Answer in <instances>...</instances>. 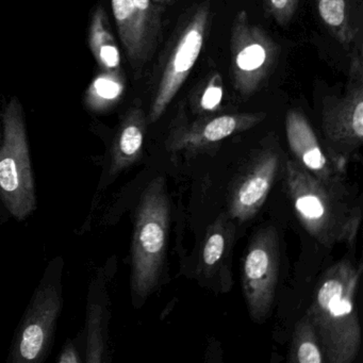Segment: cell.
Instances as JSON below:
<instances>
[{
  "label": "cell",
  "instance_id": "52a82bcc",
  "mask_svg": "<svg viewBox=\"0 0 363 363\" xmlns=\"http://www.w3.org/2000/svg\"><path fill=\"white\" fill-rule=\"evenodd\" d=\"M62 309V297L52 284H42L38 288L11 350L13 363L42 362L54 339L57 320Z\"/></svg>",
  "mask_w": 363,
  "mask_h": 363
},
{
  "label": "cell",
  "instance_id": "8992f818",
  "mask_svg": "<svg viewBox=\"0 0 363 363\" xmlns=\"http://www.w3.org/2000/svg\"><path fill=\"white\" fill-rule=\"evenodd\" d=\"M209 13V9L203 6L182 27L173 50L165 61L160 82L152 99L147 118L152 124L156 123L171 105L196 63L205 42Z\"/></svg>",
  "mask_w": 363,
  "mask_h": 363
},
{
  "label": "cell",
  "instance_id": "e0dca14e",
  "mask_svg": "<svg viewBox=\"0 0 363 363\" xmlns=\"http://www.w3.org/2000/svg\"><path fill=\"white\" fill-rule=\"evenodd\" d=\"M318 14L333 37L350 46L359 35L354 0H315Z\"/></svg>",
  "mask_w": 363,
  "mask_h": 363
},
{
  "label": "cell",
  "instance_id": "9a60e30c",
  "mask_svg": "<svg viewBox=\"0 0 363 363\" xmlns=\"http://www.w3.org/2000/svg\"><path fill=\"white\" fill-rule=\"evenodd\" d=\"M233 240V224L222 214L210 225L201 246L199 272L203 278H213L227 267V256L230 252Z\"/></svg>",
  "mask_w": 363,
  "mask_h": 363
},
{
  "label": "cell",
  "instance_id": "2e32d148",
  "mask_svg": "<svg viewBox=\"0 0 363 363\" xmlns=\"http://www.w3.org/2000/svg\"><path fill=\"white\" fill-rule=\"evenodd\" d=\"M89 45L101 71H121L120 48L112 35L105 9L99 7L92 16L89 31Z\"/></svg>",
  "mask_w": 363,
  "mask_h": 363
},
{
  "label": "cell",
  "instance_id": "ba28073f",
  "mask_svg": "<svg viewBox=\"0 0 363 363\" xmlns=\"http://www.w3.org/2000/svg\"><path fill=\"white\" fill-rule=\"evenodd\" d=\"M233 79L243 95L254 92L267 77L276 58L277 48L258 27L250 24L247 14L237 16L231 37Z\"/></svg>",
  "mask_w": 363,
  "mask_h": 363
},
{
  "label": "cell",
  "instance_id": "7a4b0ae2",
  "mask_svg": "<svg viewBox=\"0 0 363 363\" xmlns=\"http://www.w3.org/2000/svg\"><path fill=\"white\" fill-rule=\"evenodd\" d=\"M171 203L164 177L147 184L135 212L131 246V290L143 303L158 286L167 256Z\"/></svg>",
  "mask_w": 363,
  "mask_h": 363
},
{
  "label": "cell",
  "instance_id": "d4e9b609",
  "mask_svg": "<svg viewBox=\"0 0 363 363\" xmlns=\"http://www.w3.org/2000/svg\"><path fill=\"white\" fill-rule=\"evenodd\" d=\"M0 141H1V135H0Z\"/></svg>",
  "mask_w": 363,
  "mask_h": 363
},
{
  "label": "cell",
  "instance_id": "5bb4252c",
  "mask_svg": "<svg viewBox=\"0 0 363 363\" xmlns=\"http://www.w3.org/2000/svg\"><path fill=\"white\" fill-rule=\"evenodd\" d=\"M147 118L143 109L133 107L125 116L114 139L110 176H116L133 167L143 152Z\"/></svg>",
  "mask_w": 363,
  "mask_h": 363
},
{
  "label": "cell",
  "instance_id": "277c9868",
  "mask_svg": "<svg viewBox=\"0 0 363 363\" xmlns=\"http://www.w3.org/2000/svg\"><path fill=\"white\" fill-rule=\"evenodd\" d=\"M286 186L297 218L310 237L326 247L341 243L352 211L342 203L341 195L318 182L295 160L286 162Z\"/></svg>",
  "mask_w": 363,
  "mask_h": 363
},
{
  "label": "cell",
  "instance_id": "6da1fadb",
  "mask_svg": "<svg viewBox=\"0 0 363 363\" xmlns=\"http://www.w3.org/2000/svg\"><path fill=\"white\" fill-rule=\"evenodd\" d=\"M362 267L341 260L327 269L307 311L324 360L352 363L360 352L362 331L356 298Z\"/></svg>",
  "mask_w": 363,
  "mask_h": 363
},
{
  "label": "cell",
  "instance_id": "5b68a950",
  "mask_svg": "<svg viewBox=\"0 0 363 363\" xmlns=\"http://www.w3.org/2000/svg\"><path fill=\"white\" fill-rule=\"evenodd\" d=\"M280 245L274 226L263 227L250 241L242 269V286L250 318L261 323L271 313L279 276Z\"/></svg>",
  "mask_w": 363,
  "mask_h": 363
},
{
  "label": "cell",
  "instance_id": "603a6c76",
  "mask_svg": "<svg viewBox=\"0 0 363 363\" xmlns=\"http://www.w3.org/2000/svg\"><path fill=\"white\" fill-rule=\"evenodd\" d=\"M57 361H58V363H80L82 360L80 358L79 352L76 350L75 345L71 341H69L63 348L62 352H60V356L57 359Z\"/></svg>",
  "mask_w": 363,
  "mask_h": 363
},
{
  "label": "cell",
  "instance_id": "d6986e66",
  "mask_svg": "<svg viewBox=\"0 0 363 363\" xmlns=\"http://www.w3.org/2000/svg\"><path fill=\"white\" fill-rule=\"evenodd\" d=\"M290 361L294 363L325 362L315 330L307 314L295 326L291 344Z\"/></svg>",
  "mask_w": 363,
  "mask_h": 363
},
{
  "label": "cell",
  "instance_id": "ac0fdd59",
  "mask_svg": "<svg viewBox=\"0 0 363 363\" xmlns=\"http://www.w3.org/2000/svg\"><path fill=\"white\" fill-rule=\"evenodd\" d=\"M124 90L122 72L101 71L86 90V107L94 112L107 111L120 101Z\"/></svg>",
  "mask_w": 363,
  "mask_h": 363
},
{
  "label": "cell",
  "instance_id": "3957f363",
  "mask_svg": "<svg viewBox=\"0 0 363 363\" xmlns=\"http://www.w3.org/2000/svg\"><path fill=\"white\" fill-rule=\"evenodd\" d=\"M3 122L0 199L14 218L24 220L37 209V195L22 104L16 97L8 104Z\"/></svg>",
  "mask_w": 363,
  "mask_h": 363
},
{
  "label": "cell",
  "instance_id": "4fadbf2b",
  "mask_svg": "<svg viewBox=\"0 0 363 363\" xmlns=\"http://www.w3.org/2000/svg\"><path fill=\"white\" fill-rule=\"evenodd\" d=\"M111 4L123 46L135 71H140L152 56L157 38L144 24L133 0H111Z\"/></svg>",
  "mask_w": 363,
  "mask_h": 363
},
{
  "label": "cell",
  "instance_id": "7c38bea8",
  "mask_svg": "<svg viewBox=\"0 0 363 363\" xmlns=\"http://www.w3.org/2000/svg\"><path fill=\"white\" fill-rule=\"evenodd\" d=\"M280 167V158L274 152L261 155L247 173L235 184L229 199V214L233 220L247 222L267 201Z\"/></svg>",
  "mask_w": 363,
  "mask_h": 363
},
{
  "label": "cell",
  "instance_id": "ffe728a7",
  "mask_svg": "<svg viewBox=\"0 0 363 363\" xmlns=\"http://www.w3.org/2000/svg\"><path fill=\"white\" fill-rule=\"evenodd\" d=\"M86 330V362H103L106 348L104 339V311L103 308L96 303L89 306Z\"/></svg>",
  "mask_w": 363,
  "mask_h": 363
},
{
  "label": "cell",
  "instance_id": "7402d4cb",
  "mask_svg": "<svg viewBox=\"0 0 363 363\" xmlns=\"http://www.w3.org/2000/svg\"><path fill=\"white\" fill-rule=\"evenodd\" d=\"M269 13L279 24L284 25L294 16L299 0H267Z\"/></svg>",
  "mask_w": 363,
  "mask_h": 363
},
{
  "label": "cell",
  "instance_id": "44dd1931",
  "mask_svg": "<svg viewBox=\"0 0 363 363\" xmlns=\"http://www.w3.org/2000/svg\"><path fill=\"white\" fill-rule=\"evenodd\" d=\"M223 86L220 77L213 78L203 91V96L199 101V107L203 112L214 111L222 103Z\"/></svg>",
  "mask_w": 363,
  "mask_h": 363
},
{
  "label": "cell",
  "instance_id": "8fae6325",
  "mask_svg": "<svg viewBox=\"0 0 363 363\" xmlns=\"http://www.w3.org/2000/svg\"><path fill=\"white\" fill-rule=\"evenodd\" d=\"M263 118L261 114L241 113L201 118L193 123L180 121L169 133L167 147L174 152L203 150L256 126Z\"/></svg>",
  "mask_w": 363,
  "mask_h": 363
},
{
  "label": "cell",
  "instance_id": "30bf717a",
  "mask_svg": "<svg viewBox=\"0 0 363 363\" xmlns=\"http://www.w3.org/2000/svg\"><path fill=\"white\" fill-rule=\"evenodd\" d=\"M286 133L295 161L327 188L342 195V167L335 159H329L325 155L305 116L296 110L289 112L286 118Z\"/></svg>",
  "mask_w": 363,
  "mask_h": 363
},
{
  "label": "cell",
  "instance_id": "cb8c5ba5",
  "mask_svg": "<svg viewBox=\"0 0 363 363\" xmlns=\"http://www.w3.org/2000/svg\"><path fill=\"white\" fill-rule=\"evenodd\" d=\"M155 4H160V5H163V4H169L172 3L173 0H152Z\"/></svg>",
  "mask_w": 363,
  "mask_h": 363
},
{
  "label": "cell",
  "instance_id": "9c48e42d",
  "mask_svg": "<svg viewBox=\"0 0 363 363\" xmlns=\"http://www.w3.org/2000/svg\"><path fill=\"white\" fill-rule=\"evenodd\" d=\"M326 139L340 150H352L363 140V65L361 55L350 63L345 95L328 104L322 116Z\"/></svg>",
  "mask_w": 363,
  "mask_h": 363
}]
</instances>
